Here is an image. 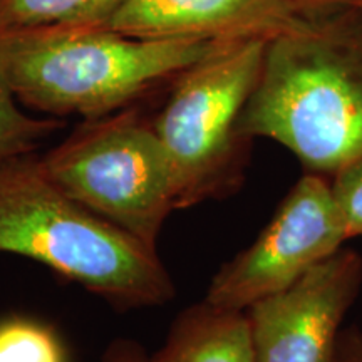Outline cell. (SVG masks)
<instances>
[{
	"instance_id": "obj_1",
	"label": "cell",
	"mask_w": 362,
	"mask_h": 362,
	"mask_svg": "<svg viewBox=\"0 0 362 362\" xmlns=\"http://www.w3.org/2000/svg\"><path fill=\"white\" fill-rule=\"evenodd\" d=\"M238 134L282 144L309 173L336 175L362 161L361 13H319L269 40Z\"/></svg>"
},
{
	"instance_id": "obj_2",
	"label": "cell",
	"mask_w": 362,
	"mask_h": 362,
	"mask_svg": "<svg viewBox=\"0 0 362 362\" xmlns=\"http://www.w3.org/2000/svg\"><path fill=\"white\" fill-rule=\"evenodd\" d=\"M0 253L39 262L117 307L175 296L156 248L72 200L35 153L0 160Z\"/></svg>"
},
{
	"instance_id": "obj_3",
	"label": "cell",
	"mask_w": 362,
	"mask_h": 362,
	"mask_svg": "<svg viewBox=\"0 0 362 362\" xmlns=\"http://www.w3.org/2000/svg\"><path fill=\"white\" fill-rule=\"evenodd\" d=\"M228 42L131 37L106 25L0 33V67L22 106L88 121L115 115Z\"/></svg>"
},
{
	"instance_id": "obj_4",
	"label": "cell",
	"mask_w": 362,
	"mask_h": 362,
	"mask_svg": "<svg viewBox=\"0 0 362 362\" xmlns=\"http://www.w3.org/2000/svg\"><path fill=\"white\" fill-rule=\"evenodd\" d=\"M267 42L223 44L175 78L151 124L173 171L176 208L215 197L237 180L238 121L259 81Z\"/></svg>"
},
{
	"instance_id": "obj_5",
	"label": "cell",
	"mask_w": 362,
	"mask_h": 362,
	"mask_svg": "<svg viewBox=\"0 0 362 362\" xmlns=\"http://www.w3.org/2000/svg\"><path fill=\"white\" fill-rule=\"evenodd\" d=\"M40 161L72 200L156 248L176 193L151 123L129 111L89 121Z\"/></svg>"
},
{
	"instance_id": "obj_6",
	"label": "cell",
	"mask_w": 362,
	"mask_h": 362,
	"mask_svg": "<svg viewBox=\"0 0 362 362\" xmlns=\"http://www.w3.org/2000/svg\"><path fill=\"white\" fill-rule=\"evenodd\" d=\"M330 181L307 173L293 185L255 242L221 267L205 302L221 309L248 307L291 287L347 242Z\"/></svg>"
},
{
	"instance_id": "obj_7",
	"label": "cell",
	"mask_w": 362,
	"mask_h": 362,
	"mask_svg": "<svg viewBox=\"0 0 362 362\" xmlns=\"http://www.w3.org/2000/svg\"><path fill=\"white\" fill-rule=\"evenodd\" d=\"M362 284V257L341 250L245 310L255 362H334L341 324Z\"/></svg>"
},
{
	"instance_id": "obj_8",
	"label": "cell",
	"mask_w": 362,
	"mask_h": 362,
	"mask_svg": "<svg viewBox=\"0 0 362 362\" xmlns=\"http://www.w3.org/2000/svg\"><path fill=\"white\" fill-rule=\"evenodd\" d=\"M309 22L284 0H123L106 27L141 39L238 42L272 40Z\"/></svg>"
},
{
	"instance_id": "obj_9",
	"label": "cell",
	"mask_w": 362,
	"mask_h": 362,
	"mask_svg": "<svg viewBox=\"0 0 362 362\" xmlns=\"http://www.w3.org/2000/svg\"><path fill=\"white\" fill-rule=\"evenodd\" d=\"M149 362H255L247 312L208 302L193 307L180 317L165 347Z\"/></svg>"
},
{
	"instance_id": "obj_10",
	"label": "cell",
	"mask_w": 362,
	"mask_h": 362,
	"mask_svg": "<svg viewBox=\"0 0 362 362\" xmlns=\"http://www.w3.org/2000/svg\"><path fill=\"white\" fill-rule=\"evenodd\" d=\"M123 0H0V33L106 25Z\"/></svg>"
},
{
	"instance_id": "obj_11",
	"label": "cell",
	"mask_w": 362,
	"mask_h": 362,
	"mask_svg": "<svg viewBox=\"0 0 362 362\" xmlns=\"http://www.w3.org/2000/svg\"><path fill=\"white\" fill-rule=\"evenodd\" d=\"M59 128L57 117H35L24 111L0 67V160L35 153Z\"/></svg>"
},
{
	"instance_id": "obj_12",
	"label": "cell",
	"mask_w": 362,
	"mask_h": 362,
	"mask_svg": "<svg viewBox=\"0 0 362 362\" xmlns=\"http://www.w3.org/2000/svg\"><path fill=\"white\" fill-rule=\"evenodd\" d=\"M0 362H64V351L51 329L12 315L0 320Z\"/></svg>"
},
{
	"instance_id": "obj_13",
	"label": "cell",
	"mask_w": 362,
	"mask_h": 362,
	"mask_svg": "<svg viewBox=\"0 0 362 362\" xmlns=\"http://www.w3.org/2000/svg\"><path fill=\"white\" fill-rule=\"evenodd\" d=\"M330 188L347 238L362 237V161L332 175Z\"/></svg>"
},
{
	"instance_id": "obj_14",
	"label": "cell",
	"mask_w": 362,
	"mask_h": 362,
	"mask_svg": "<svg viewBox=\"0 0 362 362\" xmlns=\"http://www.w3.org/2000/svg\"><path fill=\"white\" fill-rule=\"evenodd\" d=\"M284 2L300 16L312 17L330 11L352 8L357 0H284Z\"/></svg>"
},
{
	"instance_id": "obj_15",
	"label": "cell",
	"mask_w": 362,
	"mask_h": 362,
	"mask_svg": "<svg viewBox=\"0 0 362 362\" xmlns=\"http://www.w3.org/2000/svg\"><path fill=\"white\" fill-rule=\"evenodd\" d=\"M334 362H362V334L357 330L341 334Z\"/></svg>"
},
{
	"instance_id": "obj_16",
	"label": "cell",
	"mask_w": 362,
	"mask_h": 362,
	"mask_svg": "<svg viewBox=\"0 0 362 362\" xmlns=\"http://www.w3.org/2000/svg\"><path fill=\"white\" fill-rule=\"evenodd\" d=\"M104 362H149L139 347L131 342H117L107 351Z\"/></svg>"
},
{
	"instance_id": "obj_17",
	"label": "cell",
	"mask_w": 362,
	"mask_h": 362,
	"mask_svg": "<svg viewBox=\"0 0 362 362\" xmlns=\"http://www.w3.org/2000/svg\"><path fill=\"white\" fill-rule=\"evenodd\" d=\"M352 8H354V11H357V12H359L361 16H362V0H357V2H356V6L352 7Z\"/></svg>"
}]
</instances>
